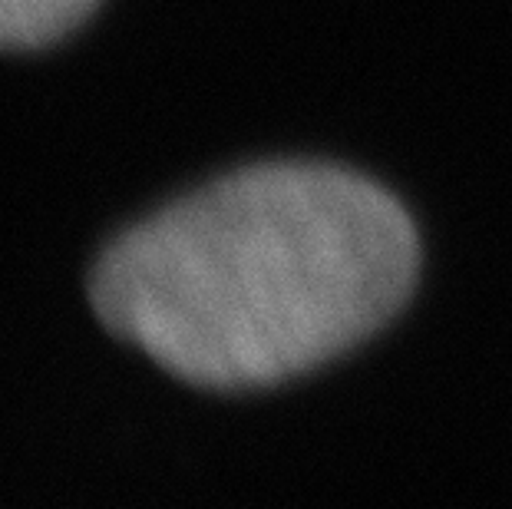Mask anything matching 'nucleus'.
Wrapping results in <instances>:
<instances>
[{"label":"nucleus","mask_w":512,"mask_h":509,"mask_svg":"<svg viewBox=\"0 0 512 509\" xmlns=\"http://www.w3.org/2000/svg\"><path fill=\"white\" fill-rule=\"evenodd\" d=\"M420 242L361 172L261 162L152 212L90 272L113 338L202 391H265L334 361L407 305Z\"/></svg>","instance_id":"1"},{"label":"nucleus","mask_w":512,"mask_h":509,"mask_svg":"<svg viewBox=\"0 0 512 509\" xmlns=\"http://www.w3.org/2000/svg\"><path fill=\"white\" fill-rule=\"evenodd\" d=\"M100 0H0V50H40L80 27Z\"/></svg>","instance_id":"2"}]
</instances>
